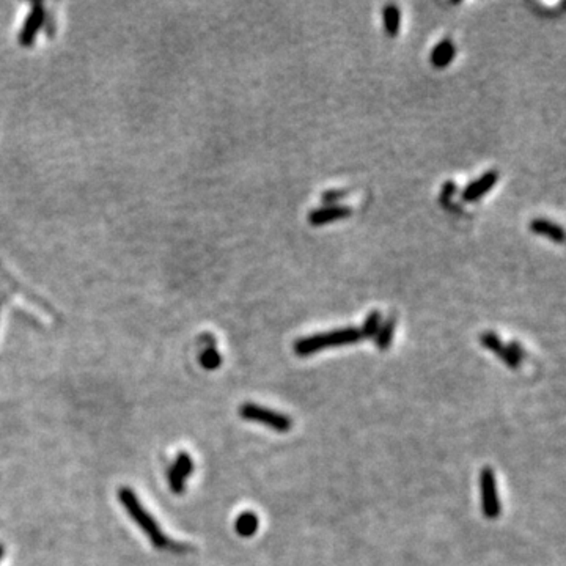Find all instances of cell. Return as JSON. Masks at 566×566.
I'll use <instances>...</instances> for the list:
<instances>
[{
  "instance_id": "cell-4",
  "label": "cell",
  "mask_w": 566,
  "mask_h": 566,
  "mask_svg": "<svg viewBox=\"0 0 566 566\" xmlns=\"http://www.w3.org/2000/svg\"><path fill=\"white\" fill-rule=\"evenodd\" d=\"M482 511L486 519H497L500 515V500L497 494L495 473L491 467H484L480 473Z\"/></svg>"
},
{
  "instance_id": "cell-3",
  "label": "cell",
  "mask_w": 566,
  "mask_h": 566,
  "mask_svg": "<svg viewBox=\"0 0 566 566\" xmlns=\"http://www.w3.org/2000/svg\"><path fill=\"white\" fill-rule=\"evenodd\" d=\"M241 419L255 421V423H262L269 426L271 430L277 432H288L291 430L293 421L285 414L275 412L273 409L258 406L255 403H244L239 408Z\"/></svg>"
},
{
  "instance_id": "cell-12",
  "label": "cell",
  "mask_w": 566,
  "mask_h": 566,
  "mask_svg": "<svg viewBox=\"0 0 566 566\" xmlns=\"http://www.w3.org/2000/svg\"><path fill=\"white\" fill-rule=\"evenodd\" d=\"M383 13L385 33L389 37H395L398 30H400V10L395 5H387Z\"/></svg>"
},
{
  "instance_id": "cell-17",
  "label": "cell",
  "mask_w": 566,
  "mask_h": 566,
  "mask_svg": "<svg viewBox=\"0 0 566 566\" xmlns=\"http://www.w3.org/2000/svg\"><path fill=\"white\" fill-rule=\"evenodd\" d=\"M480 343H482L483 348H486V349L491 351V352H495L497 349H500L502 346H504V343H502V340H500L499 335L495 334V332H491V331L482 334Z\"/></svg>"
},
{
  "instance_id": "cell-8",
  "label": "cell",
  "mask_w": 566,
  "mask_h": 566,
  "mask_svg": "<svg viewBox=\"0 0 566 566\" xmlns=\"http://www.w3.org/2000/svg\"><path fill=\"white\" fill-rule=\"evenodd\" d=\"M530 230H532L535 235L547 236V238L554 242H557V244H562L565 239L563 228L560 227L558 223L547 221V219H541V217L533 219V221L530 222Z\"/></svg>"
},
{
  "instance_id": "cell-15",
  "label": "cell",
  "mask_w": 566,
  "mask_h": 566,
  "mask_svg": "<svg viewBox=\"0 0 566 566\" xmlns=\"http://www.w3.org/2000/svg\"><path fill=\"white\" fill-rule=\"evenodd\" d=\"M173 469H175L180 475L184 478V480H188V478L194 473V459L192 456L186 452H180L176 456L175 463H173Z\"/></svg>"
},
{
  "instance_id": "cell-18",
  "label": "cell",
  "mask_w": 566,
  "mask_h": 566,
  "mask_svg": "<svg viewBox=\"0 0 566 566\" xmlns=\"http://www.w3.org/2000/svg\"><path fill=\"white\" fill-rule=\"evenodd\" d=\"M494 354L497 356L502 362H505V363H506V367H510L511 369H518V368H519V365H521V362H519V360L516 359V356L513 354V352H511L510 349H508L505 345L502 346L500 349L495 351Z\"/></svg>"
},
{
  "instance_id": "cell-13",
  "label": "cell",
  "mask_w": 566,
  "mask_h": 566,
  "mask_svg": "<svg viewBox=\"0 0 566 566\" xmlns=\"http://www.w3.org/2000/svg\"><path fill=\"white\" fill-rule=\"evenodd\" d=\"M381 325H383V315H381V311H378V310L372 311V313H369L365 318V321H363L362 327L359 329L362 338H374V337H376Z\"/></svg>"
},
{
  "instance_id": "cell-5",
  "label": "cell",
  "mask_w": 566,
  "mask_h": 566,
  "mask_svg": "<svg viewBox=\"0 0 566 566\" xmlns=\"http://www.w3.org/2000/svg\"><path fill=\"white\" fill-rule=\"evenodd\" d=\"M46 22V10L43 3H33L30 11L24 21V26H22L19 32V44L22 48H30L37 39L38 32L42 30Z\"/></svg>"
},
{
  "instance_id": "cell-19",
  "label": "cell",
  "mask_w": 566,
  "mask_h": 566,
  "mask_svg": "<svg viewBox=\"0 0 566 566\" xmlns=\"http://www.w3.org/2000/svg\"><path fill=\"white\" fill-rule=\"evenodd\" d=\"M348 194H349V190L331 189V190H326V192L321 195V199H322V201H325V203H326V206H331V205L337 203V201L345 200L346 197H348Z\"/></svg>"
},
{
  "instance_id": "cell-9",
  "label": "cell",
  "mask_w": 566,
  "mask_h": 566,
  "mask_svg": "<svg viewBox=\"0 0 566 566\" xmlns=\"http://www.w3.org/2000/svg\"><path fill=\"white\" fill-rule=\"evenodd\" d=\"M456 48L452 39H442L436 44V48L431 52V63L437 69H442L450 65V62L455 59Z\"/></svg>"
},
{
  "instance_id": "cell-2",
  "label": "cell",
  "mask_w": 566,
  "mask_h": 566,
  "mask_svg": "<svg viewBox=\"0 0 566 566\" xmlns=\"http://www.w3.org/2000/svg\"><path fill=\"white\" fill-rule=\"evenodd\" d=\"M360 340L362 335L359 327L335 329V331L315 334L310 335V337L299 338L298 342L294 343V352H296L299 357H307L326 348H334V346L359 343Z\"/></svg>"
},
{
  "instance_id": "cell-7",
  "label": "cell",
  "mask_w": 566,
  "mask_h": 566,
  "mask_svg": "<svg viewBox=\"0 0 566 566\" xmlns=\"http://www.w3.org/2000/svg\"><path fill=\"white\" fill-rule=\"evenodd\" d=\"M497 180H499V173L494 170H489L484 173V175L478 178V180L472 181L469 186L463 190L461 197H463L464 201L480 200L483 195H486L489 190L495 186Z\"/></svg>"
},
{
  "instance_id": "cell-1",
  "label": "cell",
  "mask_w": 566,
  "mask_h": 566,
  "mask_svg": "<svg viewBox=\"0 0 566 566\" xmlns=\"http://www.w3.org/2000/svg\"><path fill=\"white\" fill-rule=\"evenodd\" d=\"M118 500L120 504L123 505L125 510L128 511L132 521L137 524V527L147 535V538L156 549H169L172 546V541L167 538V535L161 530L159 524L156 522V519L143 508L142 502L138 500L134 491L128 486H121L118 489Z\"/></svg>"
},
{
  "instance_id": "cell-14",
  "label": "cell",
  "mask_w": 566,
  "mask_h": 566,
  "mask_svg": "<svg viewBox=\"0 0 566 566\" xmlns=\"http://www.w3.org/2000/svg\"><path fill=\"white\" fill-rule=\"evenodd\" d=\"M200 365L203 367L205 369H217L219 367L222 365V356L219 354V351L216 349V346H210V348H205L203 352H201L200 357Z\"/></svg>"
},
{
  "instance_id": "cell-6",
  "label": "cell",
  "mask_w": 566,
  "mask_h": 566,
  "mask_svg": "<svg viewBox=\"0 0 566 566\" xmlns=\"http://www.w3.org/2000/svg\"><path fill=\"white\" fill-rule=\"evenodd\" d=\"M352 211L351 208L345 205H331V206H322L318 208V210L310 211L309 214V222L315 227H320V225H326L335 221H343V219L351 217Z\"/></svg>"
},
{
  "instance_id": "cell-16",
  "label": "cell",
  "mask_w": 566,
  "mask_h": 566,
  "mask_svg": "<svg viewBox=\"0 0 566 566\" xmlns=\"http://www.w3.org/2000/svg\"><path fill=\"white\" fill-rule=\"evenodd\" d=\"M167 478H169V486L172 489V493L181 495L184 493V489H186V480H184L173 467H170L169 472H167Z\"/></svg>"
},
{
  "instance_id": "cell-20",
  "label": "cell",
  "mask_w": 566,
  "mask_h": 566,
  "mask_svg": "<svg viewBox=\"0 0 566 566\" xmlns=\"http://www.w3.org/2000/svg\"><path fill=\"white\" fill-rule=\"evenodd\" d=\"M456 189H458V186H456V183L453 181H447L444 184L441 189V195H439V200H441V203L444 206H448L450 200H452L453 195L456 194Z\"/></svg>"
},
{
  "instance_id": "cell-22",
  "label": "cell",
  "mask_w": 566,
  "mask_h": 566,
  "mask_svg": "<svg viewBox=\"0 0 566 566\" xmlns=\"http://www.w3.org/2000/svg\"><path fill=\"white\" fill-rule=\"evenodd\" d=\"M3 554H5V547H3V545H0V562H2Z\"/></svg>"
},
{
  "instance_id": "cell-21",
  "label": "cell",
  "mask_w": 566,
  "mask_h": 566,
  "mask_svg": "<svg viewBox=\"0 0 566 566\" xmlns=\"http://www.w3.org/2000/svg\"><path fill=\"white\" fill-rule=\"evenodd\" d=\"M506 348L510 349V351L513 352V354L516 356V359H518L519 362H522V360L525 359V356H527V354H525V349L522 348L521 343H519V342H511L510 345H506Z\"/></svg>"
},
{
  "instance_id": "cell-10",
  "label": "cell",
  "mask_w": 566,
  "mask_h": 566,
  "mask_svg": "<svg viewBox=\"0 0 566 566\" xmlns=\"http://www.w3.org/2000/svg\"><path fill=\"white\" fill-rule=\"evenodd\" d=\"M258 525H259V521L255 513L244 511V513H241L238 518H236L235 530H236V533L242 536V538H250V536L257 533Z\"/></svg>"
},
{
  "instance_id": "cell-11",
  "label": "cell",
  "mask_w": 566,
  "mask_h": 566,
  "mask_svg": "<svg viewBox=\"0 0 566 566\" xmlns=\"http://www.w3.org/2000/svg\"><path fill=\"white\" fill-rule=\"evenodd\" d=\"M395 326H396L395 316H390L389 320H385L383 325H381L376 337L373 338L374 345H376V348H379L381 351H385V349L390 348L392 342H394Z\"/></svg>"
}]
</instances>
